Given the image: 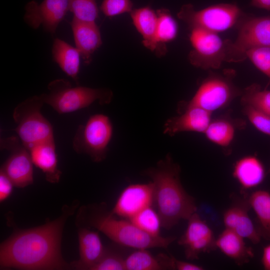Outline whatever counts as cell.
Here are the masks:
<instances>
[{
  "mask_svg": "<svg viewBox=\"0 0 270 270\" xmlns=\"http://www.w3.org/2000/svg\"><path fill=\"white\" fill-rule=\"evenodd\" d=\"M262 263L266 270H270V244L263 248Z\"/></svg>",
  "mask_w": 270,
  "mask_h": 270,
  "instance_id": "37",
  "label": "cell"
},
{
  "mask_svg": "<svg viewBox=\"0 0 270 270\" xmlns=\"http://www.w3.org/2000/svg\"><path fill=\"white\" fill-rule=\"evenodd\" d=\"M248 200L256 216L257 228L262 238L270 241V192L262 190H256Z\"/></svg>",
  "mask_w": 270,
  "mask_h": 270,
  "instance_id": "25",
  "label": "cell"
},
{
  "mask_svg": "<svg viewBox=\"0 0 270 270\" xmlns=\"http://www.w3.org/2000/svg\"><path fill=\"white\" fill-rule=\"evenodd\" d=\"M80 259L72 262V267L77 270H90L104 256L106 248L98 232L88 228H80L78 231Z\"/></svg>",
  "mask_w": 270,
  "mask_h": 270,
  "instance_id": "17",
  "label": "cell"
},
{
  "mask_svg": "<svg viewBox=\"0 0 270 270\" xmlns=\"http://www.w3.org/2000/svg\"><path fill=\"white\" fill-rule=\"evenodd\" d=\"M216 248L238 266L248 262L254 256L252 249L246 246L244 238L227 228L216 238Z\"/></svg>",
  "mask_w": 270,
  "mask_h": 270,
  "instance_id": "20",
  "label": "cell"
},
{
  "mask_svg": "<svg viewBox=\"0 0 270 270\" xmlns=\"http://www.w3.org/2000/svg\"><path fill=\"white\" fill-rule=\"evenodd\" d=\"M25 11L24 18L30 27L36 29L42 26L54 34L69 11L68 0H44L40 4L30 1L26 6Z\"/></svg>",
  "mask_w": 270,
  "mask_h": 270,
  "instance_id": "12",
  "label": "cell"
},
{
  "mask_svg": "<svg viewBox=\"0 0 270 270\" xmlns=\"http://www.w3.org/2000/svg\"><path fill=\"white\" fill-rule=\"evenodd\" d=\"M156 31L155 42L156 49L159 46L174 40L178 33V26L176 20L166 9L158 10Z\"/></svg>",
  "mask_w": 270,
  "mask_h": 270,
  "instance_id": "28",
  "label": "cell"
},
{
  "mask_svg": "<svg viewBox=\"0 0 270 270\" xmlns=\"http://www.w3.org/2000/svg\"><path fill=\"white\" fill-rule=\"evenodd\" d=\"M232 175L243 189L248 190L263 182L266 170L264 164L256 156H246L236 162Z\"/></svg>",
  "mask_w": 270,
  "mask_h": 270,
  "instance_id": "21",
  "label": "cell"
},
{
  "mask_svg": "<svg viewBox=\"0 0 270 270\" xmlns=\"http://www.w3.org/2000/svg\"><path fill=\"white\" fill-rule=\"evenodd\" d=\"M180 168L170 155L160 160L154 167L143 174L154 185L153 203L162 227L170 230L180 220H188L196 212L194 198L184 188L180 180Z\"/></svg>",
  "mask_w": 270,
  "mask_h": 270,
  "instance_id": "2",
  "label": "cell"
},
{
  "mask_svg": "<svg viewBox=\"0 0 270 270\" xmlns=\"http://www.w3.org/2000/svg\"><path fill=\"white\" fill-rule=\"evenodd\" d=\"M48 92L40 95L44 104L59 114H68L88 108L95 102L101 104L110 102L113 94L109 89L72 86L64 78L56 79L48 86Z\"/></svg>",
  "mask_w": 270,
  "mask_h": 270,
  "instance_id": "4",
  "label": "cell"
},
{
  "mask_svg": "<svg viewBox=\"0 0 270 270\" xmlns=\"http://www.w3.org/2000/svg\"><path fill=\"white\" fill-rule=\"evenodd\" d=\"M70 26L76 48L84 62L88 64L92 54L102 44L99 28L96 22L80 21L74 18Z\"/></svg>",
  "mask_w": 270,
  "mask_h": 270,
  "instance_id": "18",
  "label": "cell"
},
{
  "mask_svg": "<svg viewBox=\"0 0 270 270\" xmlns=\"http://www.w3.org/2000/svg\"><path fill=\"white\" fill-rule=\"evenodd\" d=\"M268 172H269V173H270V168L269 169Z\"/></svg>",
  "mask_w": 270,
  "mask_h": 270,
  "instance_id": "39",
  "label": "cell"
},
{
  "mask_svg": "<svg viewBox=\"0 0 270 270\" xmlns=\"http://www.w3.org/2000/svg\"><path fill=\"white\" fill-rule=\"evenodd\" d=\"M240 96L242 106H250L270 116V90H262L260 84L253 83L242 90Z\"/></svg>",
  "mask_w": 270,
  "mask_h": 270,
  "instance_id": "27",
  "label": "cell"
},
{
  "mask_svg": "<svg viewBox=\"0 0 270 270\" xmlns=\"http://www.w3.org/2000/svg\"><path fill=\"white\" fill-rule=\"evenodd\" d=\"M44 104L40 95H35L14 110L12 117L17 124L14 130L28 150L37 144L54 140L52 126L40 111Z\"/></svg>",
  "mask_w": 270,
  "mask_h": 270,
  "instance_id": "6",
  "label": "cell"
},
{
  "mask_svg": "<svg viewBox=\"0 0 270 270\" xmlns=\"http://www.w3.org/2000/svg\"><path fill=\"white\" fill-rule=\"evenodd\" d=\"M124 259L118 253L106 249L102 258L90 270H126Z\"/></svg>",
  "mask_w": 270,
  "mask_h": 270,
  "instance_id": "32",
  "label": "cell"
},
{
  "mask_svg": "<svg viewBox=\"0 0 270 270\" xmlns=\"http://www.w3.org/2000/svg\"><path fill=\"white\" fill-rule=\"evenodd\" d=\"M249 208L248 200H238L224 211L223 222L225 228L234 232L254 244H258L262 237L248 215Z\"/></svg>",
  "mask_w": 270,
  "mask_h": 270,
  "instance_id": "16",
  "label": "cell"
},
{
  "mask_svg": "<svg viewBox=\"0 0 270 270\" xmlns=\"http://www.w3.org/2000/svg\"><path fill=\"white\" fill-rule=\"evenodd\" d=\"M14 184L2 170H0V202H3L11 195Z\"/></svg>",
  "mask_w": 270,
  "mask_h": 270,
  "instance_id": "35",
  "label": "cell"
},
{
  "mask_svg": "<svg viewBox=\"0 0 270 270\" xmlns=\"http://www.w3.org/2000/svg\"><path fill=\"white\" fill-rule=\"evenodd\" d=\"M1 150L10 152L0 170L16 187L23 188L34 182L33 162L29 150L19 138L12 136L0 140Z\"/></svg>",
  "mask_w": 270,
  "mask_h": 270,
  "instance_id": "10",
  "label": "cell"
},
{
  "mask_svg": "<svg viewBox=\"0 0 270 270\" xmlns=\"http://www.w3.org/2000/svg\"><path fill=\"white\" fill-rule=\"evenodd\" d=\"M180 115L166 120L164 125V134L172 136L185 132L204 134L212 120V112L200 108H186Z\"/></svg>",
  "mask_w": 270,
  "mask_h": 270,
  "instance_id": "15",
  "label": "cell"
},
{
  "mask_svg": "<svg viewBox=\"0 0 270 270\" xmlns=\"http://www.w3.org/2000/svg\"><path fill=\"white\" fill-rule=\"evenodd\" d=\"M113 126L109 117L98 114L80 125L74 137L72 148L78 154L88 155L94 162L104 160L112 138Z\"/></svg>",
  "mask_w": 270,
  "mask_h": 270,
  "instance_id": "9",
  "label": "cell"
},
{
  "mask_svg": "<svg viewBox=\"0 0 270 270\" xmlns=\"http://www.w3.org/2000/svg\"><path fill=\"white\" fill-rule=\"evenodd\" d=\"M130 14L134 26L142 38L144 46L150 50H156L157 12L148 6H144L132 10Z\"/></svg>",
  "mask_w": 270,
  "mask_h": 270,
  "instance_id": "24",
  "label": "cell"
},
{
  "mask_svg": "<svg viewBox=\"0 0 270 270\" xmlns=\"http://www.w3.org/2000/svg\"><path fill=\"white\" fill-rule=\"evenodd\" d=\"M68 8L73 18L80 21L95 22L98 16L96 0H68Z\"/></svg>",
  "mask_w": 270,
  "mask_h": 270,
  "instance_id": "30",
  "label": "cell"
},
{
  "mask_svg": "<svg viewBox=\"0 0 270 270\" xmlns=\"http://www.w3.org/2000/svg\"><path fill=\"white\" fill-rule=\"evenodd\" d=\"M243 112L250 122L259 131L270 137V116L250 106H242Z\"/></svg>",
  "mask_w": 270,
  "mask_h": 270,
  "instance_id": "33",
  "label": "cell"
},
{
  "mask_svg": "<svg viewBox=\"0 0 270 270\" xmlns=\"http://www.w3.org/2000/svg\"><path fill=\"white\" fill-rule=\"evenodd\" d=\"M244 123L226 117L220 118L212 120L204 134L211 142L222 147H228L232 144L237 128Z\"/></svg>",
  "mask_w": 270,
  "mask_h": 270,
  "instance_id": "26",
  "label": "cell"
},
{
  "mask_svg": "<svg viewBox=\"0 0 270 270\" xmlns=\"http://www.w3.org/2000/svg\"><path fill=\"white\" fill-rule=\"evenodd\" d=\"M154 192L152 182L130 184L122 190L111 212L121 218L130 220L143 209L152 206Z\"/></svg>",
  "mask_w": 270,
  "mask_h": 270,
  "instance_id": "14",
  "label": "cell"
},
{
  "mask_svg": "<svg viewBox=\"0 0 270 270\" xmlns=\"http://www.w3.org/2000/svg\"><path fill=\"white\" fill-rule=\"evenodd\" d=\"M175 270H202L204 268L196 264L182 261L173 256Z\"/></svg>",
  "mask_w": 270,
  "mask_h": 270,
  "instance_id": "36",
  "label": "cell"
},
{
  "mask_svg": "<svg viewBox=\"0 0 270 270\" xmlns=\"http://www.w3.org/2000/svg\"><path fill=\"white\" fill-rule=\"evenodd\" d=\"M172 256H153L146 249H138L124 259L126 270H175Z\"/></svg>",
  "mask_w": 270,
  "mask_h": 270,
  "instance_id": "22",
  "label": "cell"
},
{
  "mask_svg": "<svg viewBox=\"0 0 270 270\" xmlns=\"http://www.w3.org/2000/svg\"><path fill=\"white\" fill-rule=\"evenodd\" d=\"M186 229L178 240L184 248L186 258L188 260L198 258L200 254L209 252L216 248L212 230L196 212L188 220Z\"/></svg>",
  "mask_w": 270,
  "mask_h": 270,
  "instance_id": "13",
  "label": "cell"
},
{
  "mask_svg": "<svg viewBox=\"0 0 270 270\" xmlns=\"http://www.w3.org/2000/svg\"><path fill=\"white\" fill-rule=\"evenodd\" d=\"M236 74V70L232 68L220 73L211 72L192 98L180 104L178 110L195 106L212 112L227 106L242 92L234 83Z\"/></svg>",
  "mask_w": 270,
  "mask_h": 270,
  "instance_id": "5",
  "label": "cell"
},
{
  "mask_svg": "<svg viewBox=\"0 0 270 270\" xmlns=\"http://www.w3.org/2000/svg\"><path fill=\"white\" fill-rule=\"evenodd\" d=\"M270 46V16L244 19L239 26L238 34L232 45V62L246 59L249 50Z\"/></svg>",
  "mask_w": 270,
  "mask_h": 270,
  "instance_id": "11",
  "label": "cell"
},
{
  "mask_svg": "<svg viewBox=\"0 0 270 270\" xmlns=\"http://www.w3.org/2000/svg\"><path fill=\"white\" fill-rule=\"evenodd\" d=\"M103 208L102 206L82 208L78 220L87 228L102 232L118 244L136 249L166 248L176 238L150 235L130 220L118 219Z\"/></svg>",
  "mask_w": 270,
  "mask_h": 270,
  "instance_id": "3",
  "label": "cell"
},
{
  "mask_svg": "<svg viewBox=\"0 0 270 270\" xmlns=\"http://www.w3.org/2000/svg\"><path fill=\"white\" fill-rule=\"evenodd\" d=\"M251 5L258 8L270 10V0H252Z\"/></svg>",
  "mask_w": 270,
  "mask_h": 270,
  "instance_id": "38",
  "label": "cell"
},
{
  "mask_svg": "<svg viewBox=\"0 0 270 270\" xmlns=\"http://www.w3.org/2000/svg\"><path fill=\"white\" fill-rule=\"evenodd\" d=\"M178 17L191 29L217 33L226 31L241 23L243 15L239 7L232 4H220L196 10L192 4L182 6Z\"/></svg>",
  "mask_w": 270,
  "mask_h": 270,
  "instance_id": "7",
  "label": "cell"
},
{
  "mask_svg": "<svg viewBox=\"0 0 270 270\" xmlns=\"http://www.w3.org/2000/svg\"><path fill=\"white\" fill-rule=\"evenodd\" d=\"M78 204L65 206L57 219L40 226L15 232L0 247L1 269L62 270L68 268L62 258L60 243L68 218Z\"/></svg>",
  "mask_w": 270,
  "mask_h": 270,
  "instance_id": "1",
  "label": "cell"
},
{
  "mask_svg": "<svg viewBox=\"0 0 270 270\" xmlns=\"http://www.w3.org/2000/svg\"><path fill=\"white\" fill-rule=\"evenodd\" d=\"M128 220L141 230L150 235L160 236L161 220L158 214L152 206L143 209Z\"/></svg>",
  "mask_w": 270,
  "mask_h": 270,
  "instance_id": "29",
  "label": "cell"
},
{
  "mask_svg": "<svg viewBox=\"0 0 270 270\" xmlns=\"http://www.w3.org/2000/svg\"><path fill=\"white\" fill-rule=\"evenodd\" d=\"M131 0H103L100 6L102 12L108 17H112L132 10Z\"/></svg>",
  "mask_w": 270,
  "mask_h": 270,
  "instance_id": "34",
  "label": "cell"
},
{
  "mask_svg": "<svg viewBox=\"0 0 270 270\" xmlns=\"http://www.w3.org/2000/svg\"><path fill=\"white\" fill-rule=\"evenodd\" d=\"M246 55V58L270 80V46L250 49Z\"/></svg>",
  "mask_w": 270,
  "mask_h": 270,
  "instance_id": "31",
  "label": "cell"
},
{
  "mask_svg": "<svg viewBox=\"0 0 270 270\" xmlns=\"http://www.w3.org/2000/svg\"><path fill=\"white\" fill-rule=\"evenodd\" d=\"M33 164L44 173L50 183H58L62 172L58 168V160L54 140L37 144L28 150Z\"/></svg>",
  "mask_w": 270,
  "mask_h": 270,
  "instance_id": "19",
  "label": "cell"
},
{
  "mask_svg": "<svg viewBox=\"0 0 270 270\" xmlns=\"http://www.w3.org/2000/svg\"><path fill=\"white\" fill-rule=\"evenodd\" d=\"M52 55L61 70L78 85L80 54L78 49L62 40L56 38L52 44Z\"/></svg>",
  "mask_w": 270,
  "mask_h": 270,
  "instance_id": "23",
  "label": "cell"
},
{
  "mask_svg": "<svg viewBox=\"0 0 270 270\" xmlns=\"http://www.w3.org/2000/svg\"><path fill=\"white\" fill-rule=\"evenodd\" d=\"M190 40L192 50L188 60L194 66L217 70L224 62H232V40H223L217 33L196 28L190 30Z\"/></svg>",
  "mask_w": 270,
  "mask_h": 270,
  "instance_id": "8",
  "label": "cell"
}]
</instances>
